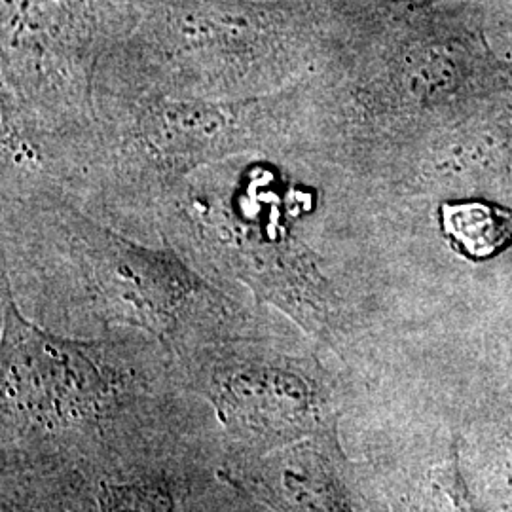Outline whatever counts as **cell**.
I'll use <instances>...</instances> for the list:
<instances>
[{"mask_svg":"<svg viewBox=\"0 0 512 512\" xmlns=\"http://www.w3.org/2000/svg\"><path fill=\"white\" fill-rule=\"evenodd\" d=\"M304 82L247 99H99L86 175L116 196L162 203L211 165L298 145Z\"/></svg>","mask_w":512,"mask_h":512,"instance_id":"obj_1","label":"cell"},{"mask_svg":"<svg viewBox=\"0 0 512 512\" xmlns=\"http://www.w3.org/2000/svg\"><path fill=\"white\" fill-rule=\"evenodd\" d=\"M50 220L99 311L112 323L145 330L181 353L224 325L226 298L173 247H147L93 220L63 194L25 198Z\"/></svg>","mask_w":512,"mask_h":512,"instance_id":"obj_2","label":"cell"},{"mask_svg":"<svg viewBox=\"0 0 512 512\" xmlns=\"http://www.w3.org/2000/svg\"><path fill=\"white\" fill-rule=\"evenodd\" d=\"M224 205L192 184L179 186L160 209L186 253L209 270L251 289L260 304L274 306L321 342L336 344L342 311L327 275L287 220H260V211Z\"/></svg>","mask_w":512,"mask_h":512,"instance_id":"obj_3","label":"cell"},{"mask_svg":"<svg viewBox=\"0 0 512 512\" xmlns=\"http://www.w3.org/2000/svg\"><path fill=\"white\" fill-rule=\"evenodd\" d=\"M192 387L251 456L334 427L325 372L311 357L224 330L179 353Z\"/></svg>","mask_w":512,"mask_h":512,"instance_id":"obj_4","label":"cell"},{"mask_svg":"<svg viewBox=\"0 0 512 512\" xmlns=\"http://www.w3.org/2000/svg\"><path fill=\"white\" fill-rule=\"evenodd\" d=\"M131 374L112 344L40 329L2 283V414L25 429L57 433L107 418L128 393Z\"/></svg>","mask_w":512,"mask_h":512,"instance_id":"obj_5","label":"cell"},{"mask_svg":"<svg viewBox=\"0 0 512 512\" xmlns=\"http://www.w3.org/2000/svg\"><path fill=\"white\" fill-rule=\"evenodd\" d=\"M220 478L274 512H368L336 439V427L239 459Z\"/></svg>","mask_w":512,"mask_h":512,"instance_id":"obj_6","label":"cell"},{"mask_svg":"<svg viewBox=\"0 0 512 512\" xmlns=\"http://www.w3.org/2000/svg\"><path fill=\"white\" fill-rule=\"evenodd\" d=\"M440 228L450 247L484 262L512 247V209L486 200H450L439 207Z\"/></svg>","mask_w":512,"mask_h":512,"instance_id":"obj_7","label":"cell"},{"mask_svg":"<svg viewBox=\"0 0 512 512\" xmlns=\"http://www.w3.org/2000/svg\"><path fill=\"white\" fill-rule=\"evenodd\" d=\"M99 512H175V494L160 478L105 484L97 497Z\"/></svg>","mask_w":512,"mask_h":512,"instance_id":"obj_8","label":"cell"}]
</instances>
